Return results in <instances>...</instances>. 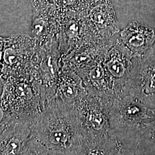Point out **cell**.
I'll return each mask as SVG.
<instances>
[{
    "label": "cell",
    "instance_id": "obj_14",
    "mask_svg": "<svg viewBox=\"0 0 155 155\" xmlns=\"http://www.w3.org/2000/svg\"><path fill=\"white\" fill-rule=\"evenodd\" d=\"M119 35L122 43L136 58L144 55L155 43V31L136 21L130 22Z\"/></svg>",
    "mask_w": 155,
    "mask_h": 155
},
{
    "label": "cell",
    "instance_id": "obj_5",
    "mask_svg": "<svg viewBox=\"0 0 155 155\" xmlns=\"http://www.w3.org/2000/svg\"><path fill=\"white\" fill-rule=\"evenodd\" d=\"M113 100L87 93L75 104L83 137L104 138L113 134L109 112Z\"/></svg>",
    "mask_w": 155,
    "mask_h": 155
},
{
    "label": "cell",
    "instance_id": "obj_8",
    "mask_svg": "<svg viewBox=\"0 0 155 155\" xmlns=\"http://www.w3.org/2000/svg\"><path fill=\"white\" fill-rule=\"evenodd\" d=\"M127 84V94L150 109H155V49L139 58Z\"/></svg>",
    "mask_w": 155,
    "mask_h": 155
},
{
    "label": "cell",
    "instance_id": "obj_15",
    "mask_svg": "<svg viewBox=\"0 0 155 155\" xmlns=\"http://www.w3.org/2000/svg\"><path fill=\"white\" fill-rule=\"evenodd\" d=\"M87 93L114 100L118 98L115 82L102 61L80 76Z\"/></svg>",
    "mask_w": 155,
    "mask_h": 155
},
{
    "label": "cell",
    "instance_id": "obj_21",
    "mask_svg": "<svg viewBox=\"0 0 155 155\" xmlns=\"http://www.w3.org/2000/svg\"><path fill=\"white\" fill-rule=\"evenodd\" d=\"M5 38L0 36V77L1 75V71L2 69V61H3V52L4 48Z\"/></svg>",
    "mask_w": 155,
    "mask_h": 155
},
{
    "label": "cell",
    "instance_id": "obj_9",
    "mask_svg": "<svg viewBox=\"0 0 155 155\" xmlns=\"http://www.w3.org/2000/svg\"><path fill=\"white\" fill-rule=\"evenodd\" d=\"M132 53L117 38L106 53L102 63L115 82L118 98L127 95V84L133 72Z\"/></svg>",
    "mask_w": 155,
    "mask_h": 155
},
{
    "label": "cell",
    "instance_id": "obj_7",
    "mask_svg": "<svg viewBox=\"0 0 155 155\" xmlns=\"http://www.w3.org/2000/svg\"><path fill=\"white\" fill-rule=\"evenodd\" d=\"M39 46L32 36L16 34L5 38L0 81L9 77H28Z\"/></svg>",
    "mask_w": 155,
    "mask_h": 155
},
{
    "label": "cell",
    "instance_id": "obj_6",
    "mask_svg": "<svg viewBox=\"0 0 155 155\" xmlns=\"http://www.w3.org/2000/svg\"><path fill=\"white\" fill-rule=\"evenodd\" d=\"M106 40L100 37L86 14L61 13L58 41L61 61L82 47Z\"/></svg>",
    "mask_w": 155,
    "mask_h": 155
},
{
    "label": "cell",
    "instance_id": "obj_10",
    "mask_svg": "<svg viewBox=\"0 0 155 155\" xmlns=\"http://www.w3.org/2000/svg\"><path fill=\"white\" fill-rule=\"evenodd\" d=\"M61 12L56 6L34 0L33 17L31 27L32 37L39 47L53 40H58Z\"/></svg>",
    "mask_w": 155,
    "mask_h": 155
},
{
    "label": "cell",
    "instance_id": "obj_1",
    "mask_svg": "<svg viewBox=\"0 0 155 155\" xmlns=\"http://www.w3.org/2000/svg\"><path fill=\"white\" fill-rule=\"evenodd\" d=\"M31 136L50 150L78 155L83 137L75 105L54 99L34 122Z\"/></svg>",
    "mask_w": 155,
    "mask_h": 155
},
{
    "label": "cell",
    "instance_id": "obj_18",
    "mask_svg": "<svg viewBox=\"0 0 155 155\" xmlns=\"http://www.w3.org/2000/svg\"><path fill=\"white\" fill-rule=\"evenodd\" d=\"M21 155H68L50 150L37 139L30 135Z\"/></svg>",
    "mask_w": 155,
    "mask_h": 155
},
{
    "label": "cell",
    "instance_id": "obj_3",
    "mask_svg": "<svg viewBox=\"0 0 155 155\" xmlns=\"http://www.w3.org/2000/svg\"><path fill=\"white\" fill-rule=\"evenodd\" d=\"M61 62L58 40L39 47L34 56L28 77L38 87L45 109L55 97Z\"/></svg>",
    "mask_w": 155,
    "mask_h": 155
},
{
    "label": "cell",
    "instance_id": "obj_11",
    "mask_svg": "<svg viewBox=\"0 0 155 155\" xmlns=\"http://www.w3.org/2000/svg\"><path fill=\"white\" fill-rule=\"evenodd\" d=\"M118 36L119 34L112 39L87 45L75 51L61 61V68L75 72L80 77L103 61L106 53Z\"/></svg>",
    "mask_w": 155,
    "mask_h": 155
},
{
    "label": "cell",
    "instance_id": "obj_20",
    "mask_svg": "<svg viewBox=\"0 0 155 155\" xmlns=\"http://www.w3.org/2000/svg\"><path fill=\"white\" fill-rule=\"evenodd\" d=\"M154 114V119L150 123L148 126L144 130L143 134L150 137L151 139H155V109H152Z\"/></svg>",
    "mask_w": 155,
    "mask_h": 155
},
{
    "label": "cell",
    "instance_id": "obj_2",
    "mask_svg": "<svg viewBox=\"0 0 155 155\" xmlns=\"http://www.w3.org/2000/svg\"><path fill=\"white\" fill-rule=\"evenodd\" d=\"M0 102L12 118L35 122L45 110L39 89L28 77L1 80Z\"/></svg>",
    "mask_w": 155,
    "mask_h": 155
},
{
    "label": "cell",
    "instance_id": "obj_19",
    "mask_svg": "<svg viewBox=\"0 0 155 155\" xmlns=\"http://www.w3.org/2000/svg\"><path fill=\"white\" fill-rule=\"evenodd\" d=\"M15 119L12 118L0 102V133Z\"/></svg>",
    "mask_w": 155,
    "mask_h": 155
},
{
    "label": "cell",
    "instance_id": "obj_13",
    "mask_svg": "<svg viewBox=\"0 0 155 155\" xmlns=\"http://www.w3.org/2000/svg\"><path fill=\"white\" fill-rule=\"evenodd\" d=\"M35 122L13 120L0 133V155H21Z\"/></svg>",
    "mask_w": 155,
    "mask_h": 155
},
{
    "label": "cell",
    "instance_id": "obj_4",
    "mask_svg": "<svg viewBox=\"0 0 155 155\" xmlns=\"http://www.w3.org/2000/svg\"><path fill=\"white\" fill-rule=\"evenodd\" d=\"M153 119L152 110L129 94L113 100L109 112L111 129L120 139L143 134Z\"/></svg>",
    "mask_w": 155,
    "mask_h": 155
},
{
    "label": "cell",
    "instance_id": "obj_16",
    "mask_svg": "<svg viewBox=\"0 0 155 155\" xmlns=\"http://www.w3.org/2000/svg\"><path fill=\"white\" fill-rule=\"evenodd\" d=\"M87 93L83 81L78 74L61 68L54 99L66 104L75 105Z\"/></svg>",
    "mask_w": 155,
    "mask_h": 155
},
{
    "label": "cell",
    "instance_id": "obj_12",
    "mask_svg": "<svg viewBox=\"0 0 155 155\" xmlns=\"http://www.w3.org/2000/svg\"><path fill=\"white\" fill-rule=\"evenodd\" d=\"M86 15L103 40L112 39L120 33L119 23L109 0H94L90 6Z\"/></svg>",
    "mask_w": 155,
    "mask_h": 155
},
{
    "label": "cell",
    "instance_id": "obj_17",
    "mask_svg": "<svg viewBox=\"0 0 155 155\" xmlns=\"http://www.w3.org/2000/svg\"><path fill=\"white\" fill-rule=\"evenodd\" d=\"M121 140L114 134L104 138L83 137L78 155H119L123 150Z\"/></svg>",
    "mask_w": 155,
    "mask_h": 155
}]
</instances>
